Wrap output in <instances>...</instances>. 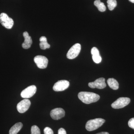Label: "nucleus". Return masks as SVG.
Returning <instances> with one entry per match:
<instances>
[{
    "instance_id": "423d86ee",
    "label": "nucleus",
    "mask_w": 134,
    "mask_h": 134,
    "mask_svg": "<svg viewBox=\"0 0 134 134\" xmlns=\"http://www.w3.org/2000/svg\"><path fill=\"white\" fill-rule=\"evenodd\" d=\"M34 61L40 69H45L48 65V59L43 55H37L34 58Z\"/></svg>"
},
{
    "instance_id": "ddd939ff",
    "label": "nucleus",
    "mask_w": 134,
    "mask_h": 134,
    "mask_svg": "<svg viewBox=\"0 0 134 134\" xmlns=\"http://www.w3.org/2000/svg\"><path fill=\"white\" fill-rule=\"evenodd\" d=\"M91 53L92 55V59L94 62L97 64L101 62L102 58L97 48L96 47H93L92 48Z\"/></svg>"
},
{
    "instance_id": "f03ea898",
    "label": "nucleus",
    "mask_w": 134,
    "mask_h": 134,
    "mask_svg": "<svg viewBox=\"0 0 134 134\" xmlns=\"http://www.w3.org/2000/svg\"><path fill=\"white\" fill-rule=\"evenodd\" d=\"M105 120L101 118H97L88 121L86 124V129L88 131H92L100 127L105 122Z\"/></svg>"
},
{
    "instance_id": "b1692460",
    "label": "nucleus",
    "mask_w": 134,
    "mask_h": 134,
    "mask_svg": "<svg viewBox=\"0 0 134 134\" xmlns=\"http://www.w3.org/2000/svg\"><path fill=\"white\" fill-rule=\"evenodd\" d=\"M130 2L133 3H134V0H129Z\"/></svg>"
},
{
    "instance_id": "dca6fc26",
    "label": "nucleus",
    "mask_w": 134,
    "mask_h": 134,
    "mask_svg": "<svg viewBox=\"0 0 134 134\" xmlns=\"http://www.w3.org/2000/svg\"><path fill=\"white\" fill-rule=\"evenodd\" d=\"M40 46L42 50H46L47 48H50V45L47 42V39L45 36H42L40 38Z\"/></svg>"
},
{
    "instance_id": "20e7f679",
    "label": "nucleus",
    "mask_w": 134,
    "mask_h": 134,
    "mask_svg": "<svg viewBox=\"0 0 134 134\" xmlns=\"http://www.w3.org/2000/svg\"><path fill=\"white\" fill-rule=\"evenodd\" d=\"M81 45L76 43L72 46L67 54V58L69 59H73L76 58L81 52Z\"/></svg>"
},
{
    "instance_id": "412c9836",
    "label": "nucleus",
    "mask_w": 134,
    "mask_h": 134,
    "mask_svg": "<svg viewBox=\"0 0 134 134\" xmlns=\"http://www.w3.org/2000/svg\"><path fill=\"white\" fill-rule=\"evenodd\" d=\"M128 125L130 127L134 130V118H132L129 120Z\"/></svg>"
},
{
    "instance_id": "6e6552de",
    "label": "nucleus",
    "mask_w": 134,
    "mask_h": 134,
    "mask_svg": "<svg viewBox=\"0 0 134 134\" xmlns=\"http://www.w3.org/2000/svg\"><path fill=\"white\" fill-rule=\"evenodd\" d=\"M69 82L67 80H60L54 84L53 90L57 92L63 91L69 87Z\"/></svg>"
},
{
    "instance_id": "39448f33",
    "label": "nucleus",
    "mask_w": 134,
    "mask_h": 134,
    "mask_svg": "<svg viewBox=\"0 0 134 134\" xmlns=\"http://www.w3.org/2000/svg\"><path fill=\"white\" fill-rule=\"evenodd\" d=\"M130 102V99L129 98H119L112 104V107L114 109H120L128 105Z\"/></svg>"
},
{
    "instance_id": "5701e85b",
    "label": "nucleus",
    "mask_w": 134,
    "mask_h": 134,
    "mask_svg": "<svg viewBox=\"0 0 134 134\" xmlns=\"http://www.w3.org/2000/svg\"><path fill=\"white\" fill-rule=\"evenodd\" d=\"M96 134H109V133L107 132H101L100 133H98Z\"/></svg>"
},
{
    "instance_id": "6ab92c4d",
    "label": "nucleus",
    "mask_w": 134,
    "mask_h": 134,
    "mask_svg": "<svg viewBox=\"0 0 134 134\" xmlns=\"http://www.w3.org/2000/svg\"><path fill=\"white\" fill-rule=\"evenodd\" d=\"M31 134H41L40 130L37 126H32L31 128Z\"/></svg>"
},
{
    "instance_id": "0eeeda50",
    "label": "nucleus",
    "mask_w": 134,
    "mask_h": 134,
    "mask_svg": "<svg viewBox=\"0 0 134 134\" xmlns=\"http://www.w3.org/2000/svg\"><path fill=\"white\" fill-rule=\"evenodd\" d=\"M37 88L35 85L28 86L21 92V96L23 98H29L31 97L36 93Z\"/></svg>"
},
{
    "instance_id": "aec40b11",
    "label": "nucleus",
    "mask_w": 134,
    "mask_h": 134,
    "mask_svg": "<svg viewBox=\"0 0 134 134\" xmlns=\"http://www.w3.org/2000/svg\"><path fill=\"white\" fill-rule=\"evenodd\" d=\"M44 134H54L53 131L49 127H46L44 130Z\"/></svg>"
},
{
    "instance_id": "4468645a",
    "label": "nucleus",
    "mask_w": 134,
    "mask_h": 134,
    "mask_svg": "<svg viewBox=\"0 0 134 134\" xmlns=\"http://www.w3.org/2000/svg\"><path fill=\"white\" fill-rule=\"evenodd\" d=\"M23 124L21 122H17L10 129L9 134H17L23 127Z\"/></svg>"
},
{
    "instance_id": "2eb2a0df",
    "label": "nucleus",
    "mask_w": 134,
    "mask_h": 134,
    "mask_svg": "<svg viewBox=\"0 0 134 134\" xmlns=\"http://www.w3.org/2000/svg\"><path fill=\"white\" fill-rule=\"evenodd\" d=\"M107 83L108 86L113 90H117L119 88V84L117 80L114 78H109L107 80Z\"/></svg>"
},
{
    "instance_id": "f3484780",
    "label": "nucleus",
    "mask_w": 134,
    "mask_h": 134,
    "mask_svg": "<svg viewBox=\"0 0 134 134\" xmlns=\"http://www.w3.org/2000/svg\"><path fill=\"white\" fill-rule=\"evenodd\" d=\"M94 4L100 12H103L105 11L106 7L103 3L100 2V0H96L94 1Z\"/></svg>"
},
{
    "instance_id": "a211bd4d",
    "label": "nucleus",
    "mask_w": 134,
    "mask_h": 134,
    "mask_svg": "<svg viewBox=\"0 0 134 134\" xmlns=\"http://www.w3.org/2000/svg\"><path fill=\"white\" fill-rule=\"evenodd\" d=\"M108 9L110 10H112L114 9L117 5L116 0H108L107 1Z\"/></svg>"
},
{
    "instance_id": "9b49d317",
    "label": "nucleus",
    "mask_w": 134,
    "mask_h": 134,
    "mask_svg": "<svg viewBox=\"0 0 134 134\" xmlns=\"http://www.w3.org/2000/svg\"><path fill=\"white\" fill-rule=\"evenodd\" d=\"M65 110L62 108H58L53 109L50 112L51 117L54 120H59L65 116Z\"/></svg>"
},
{
    "instance_id": "1a4fd4ad",
    "label": "nucleus",
    "mask_w": 134,
    "mask_h": 134,
    "mask_svg": "<svg viewBox=\"0 0 134 134\" xmlns=\"http://www.w3.org/2000/svg\"><path fill=\"white\" fill-rule=\"evenodd\" d=\"M30 105V100L28 99H25L18 104L17 109L19 113H23L28 110Z\"/></svg>"
},
{
    "instance_id": "f8f14e48",
    "label": "nucleus",
    "mask_w": 134,
    "mask_h": 134,
    "mask_svg": "<svg viewBox=\"0 0 134 134\" xmlns=\"http://www.w3.org/2000/svg\"><path fill=\"white\" fill-rule=\"evenodd\" d=\"M23 34L25 39L24 42L22 44V47L26 49L30 48L32 43L31 37L29 36L27 32H24Z\"/></svg>"
},
{
    "instance_id": "7ed1b4c3",
    "label": "nucleus",
    "mask_w": 134,
    "mask_h": 134,
    "mask_svg": "<svg viewBox=\"0 0 134 134\" xmlns=\"http://www.w3.org/2000/svg\"><path fill=\"white\" fill-rule=\"evenodd\" d=\"M0 23L2 26L8 29H12L14 24L13 19L5 13L0 14Z\"/></svg>"
},
{
    "instance_id": "4be33fe9",
    "label": "nucleus",
    "mask_w": 134,
    "mask_h": 134,
    "mask_svg": "<svg viewBox=\"0 0 134 134\" xmlns=\"http://www.w3.org/2000/svg\"><path fill=\"white\" fill-rule=\"evenodd\" d=\"M58 134H67L66 132L64 129L61 128L58 130Z\"/></svg>"
},
{
    "instance_id": "9d476101",
    "label": "nucleus",
    "mask_w": 134,
    "mask_h": 134,
    "mask_svg": "<svg viewBox=\"0 0 134 134\" xmlns=\"http://www.w3.org/2000/svg\"><path fill=\"white\" fill-rule=\"evenodd\" d=\"M89 87L92 88L103 89L106 86L105 82V79L103 77H100L96 79L94 82H91L88 83Z\"/></svg>"
},
{
    "instance_id": "f257e3e1",
    "label": "nucleus",
    "mask_w": 134,
    "mask_h": 134,
    "mask_svg": "<svg viewBox=\"0 0 134 134\" xmlns=\"http://www.w3.org/2000/svg\"><path fill=\"white\" fill-rule=\"evenodd\" d=\"M78 97L83 103L86 104L95 103L100 98V96L98 94L88 92H81L78 93Z\"/></svg>"
}]
</instances>
